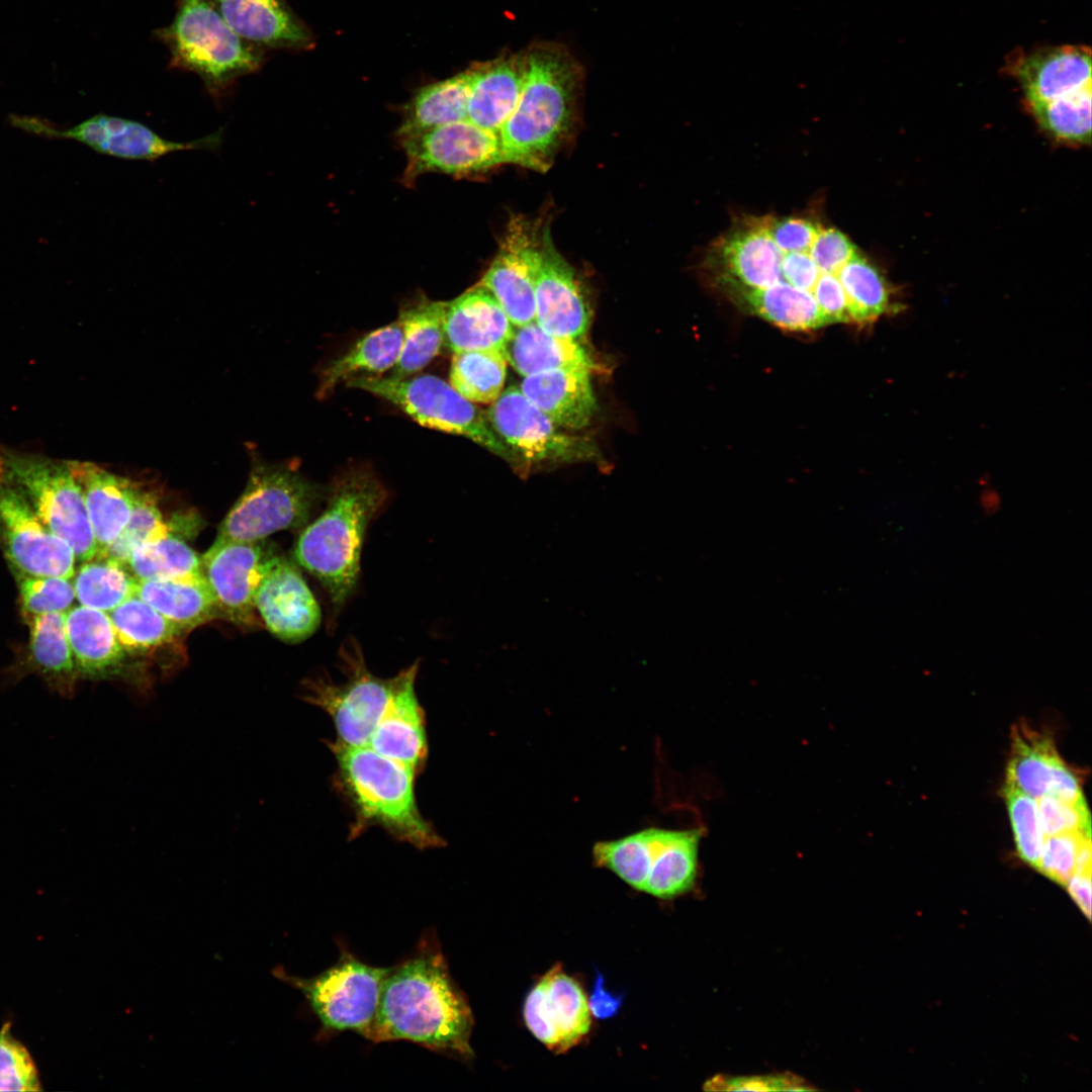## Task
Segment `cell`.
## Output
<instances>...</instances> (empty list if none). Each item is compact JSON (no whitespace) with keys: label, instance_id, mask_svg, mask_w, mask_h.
Segmentation results:
<instances>
[{"label":"cell","instance_id":"obj_12","mask_svg":"<svg viewBox=\"0 0 1092 1092\" xmlns=\"http://www.w3.org/2000/svg\"><path fill=\"white\" fill-rule=\"evenodd\" d=\"M339 659L344 681L338 684L325 675L308 678L302 696L331 717L338 743L366 746L390 701L395 675L380 678L371 673L355 639L342 644Z\"/></svg>","mask_w":1092,"mask_h":1092},{"label":"cell","instance_id":"obj_36","mask_svg":"<svg viewBox=\"0 0 1092 1092\" xmlns=\"http://www.w3.org/2000/svg\"><path fill=\"white\" fill-rule=\"evenodd\" d=\"M446 301L421 300L404 309L398 320L403 339L390 377L406 378L424 369L444 345Z\"/></svg>","mask_w":1092,"mask_h":1092},{"label":"cell","instance_id":"obj_39","mask_svg":"<svg viewBox=\"0 0 1092 1092\" xmlns=\"http://www.w3.org/2000/svg\"><path fill=\"white\" fill-rule=\"evenodd\" d=\"M126 565L138 580H166L203 574L201 558L171 532L136 546Z\"/></svg>","mask_w":1092,"mask_h":1092},{"label":"cell","instance_id":"obj_47","mask_svg":"<svg viewBox=\"0 0 1092 1092\" xmlns=\"http://www.w3.org/2000/svg\"><path fill=\"white\" fill-rule=\"evenodd\" d=\"M1036 802L1045 836L1074 831L1091 832L1086 802L1074 804L1051 795L1042 796Z\"/></svg>","mask_w":1092,"mask_h":1092},{"label":"cell","instance_id":"obj_4","mask_svg":"<svg viewBox=\"0 0 1092 1092\" xmlns=\"http://www.w3.org/2000/svg\"><path fill=\"white\" fill-rule=\"evenodd\" d=\"M386 499L370 470H350L336 480L326 509L295 542L296 562L322 583L335 609L356 586L366 529Z\"/></svg>","mask_w":1092,"mask_h":1092},{"label":"cell","instance_id":"obj_20","mask_svg":"<svg viewBox=\"0 0 1092 1092\" xmlns=\"http://www.w3.org/2000/svg\"><path fill=\"white\" fill-rule=\"evenodd\" d=\"M535 322L545 332L571 339L583 336L590 308L574 269L554 247L549 229L543 231L535 287Z\"/></svg>","mask_w":1092,"mask_h":1092},{"label":"cell","instance_id":"obj_15","mask_svg":"<svg viewBox=\"0 0 1092 1092\" xmlns=\"http://www.w3.org/2000/svg\"><path fill=\"white\" fill-rule=\"evenodd\" d=\"M0 549L13 573L73 578L76 556L0 473Z\"/></svg>","mask_w":1092,"mask_h":1092},{"label":"cell","instance_id":"obj_5","mask_svg":"<svg viewBox=\"0 0 1092 1092\" xmlns=\"http://www.w3.org/2000/svg\"><path fill=\"white\" fill-rule=\"evenodd\" d=\"M331 749L359 822L379 825L398 840L419 849L444 844L417 806L416 770L368 746L353 747L335 742Z\"/></svg>","mask_w":1092,"mask_h":1092},{"label":"cell","instance_id":"obj_13","mask_svg":"<svg viewBox=\"0 0 1092 1092\" xmlns=\"http://www.w3.org/2000/svg\"><path fill=\"white\" fill-rule=\"evenodd\" d=\"M485 414L496 435L518 458L521 470L542 463L599 460V450L590 439L565 433L520 387L503 390Z\"/></svg>","mask_w":1092,"mask_h":1092},{"label":"cell","instance_id":"obj_46","mask_svg":"<svg viewBox=\"0 0 1092 1092\" xmlns=\"http://www.w3.org/2000/svg\"><path fill=\"white\" fill-rule=\"evenodd\" d=\"M1091 832L1074 831L1045 836L1037 869L1041 874L1065 885L1074 874L1082 844Z\"/></svg>","mask_w":1092,"mask_h":1092},{"label":"cell","instance_id":"obj_41","mask_svg":"<svg viewBox=\"0 0 1092 1092\" xmlns=\"http://www.w3.org/2000/svg\"><path fill=\"white\" fill-rule=\"evenodd\" d=\"M1029 105L1038 123L1052 136L1067 143L1090 142L1091 87Z\"/></svg>","mask_w":1092,"mask_h":1092},{"label":"cell","instance_id":"obj_3","mask_svg":"<svg viewBox=\"0 0 1092 1092\" xmlns=\"http://www.w3.org/2000/svg\"><path fill=\"white\" fill-rule=\"evenodd\" d=\"M518 103L499 130L504 163L546 172L570 127L581 70L568 52L536 43L524 54Z\"/></svg>","mask_w":1092,"mask_h":1092},{"label":"cell","instance_id":"obj_38","mask_svg":"<svg viewBox=\"0 0 1092 1092\" xmlns=\"http://www.w3.org/2000/svg\"><path fill=\"white\" fill-rule=\"evenodd\" d=\"M74 576L76 599L86 607L109 613L135 596L138 579L127 565L104 555L84 561Z\"/></svg>","mask_w":1092,"mask_h":1092},{"label":"cell","instance_id":"obj_22","mask_svg":"<svg viewBox=\"0 0 1092 1092\" xmlns=\"http://www.w3.org/2000/svg\"><path fill=\"white\" fill-rule=\"evenodd\" d=\"M1011 740L1005 784L1034 799L1051 795L1069 803H1085L1077 776L1049 736L1020 723L1012 728Z\"/></svg>","mask_w":1092,"mask_h":1092},{"label":"cell","instance_id":"obj_32","mask_svg":"<svg viewBox=\"0 0 1092 1092\" xmlns=\"http://www.w3.org/2000/svg\"><path fill=\"white\" fill-rule=\"evenodd\" d=\"M135 596L185 631L223 614L204 574L166 580H138Z\"/></svg>","mask_w":1092,"mask_h":1092},{"label":"cell","instance_id":"obj_23","mask_svg":"<svg viewBox=\"0 0 1092 1092\" xmlns=\"http://www.w3.org/2000/svg\"><path fill=\"white\" fill-rule=\"evenodd\" d=\"M418 670L415 662L395 675L390 701L366 745L416 771L428 753L424 712L415 691Z\"/></svg>","mask_w":1092,"mask_h":1092},{"label":"cell","instance_id":"obj_50","mask_svg":"<svg viewBox=\"0 0 1092 1092\" xmlns=\"http://www.w3.org/2000/svg\"><path fill=\"white\" fill-rule=\"evenodd\" d=\"M1069 895L1090 919L1091 916V872L1074 873L1066 882Z\"/></svg>","mask_w":1092,"mask_h":1092},{"label":"cell","instance_id":"obj_8","mask_svg":"<svg viewBox=\"0 0 1092 1092\" xmlns=\"http://www.w3.org/2000/svg\"><path fill=\"white\" fill-rule=\"evenodd\" d=\"M702 835L703 828L649 827L604 841L599 857L603 868L634 890L671 899L695 885Z\"/></svg>","mask_w":1092,"mask_h":1092},{"label":"cell","instance_id":"obj_34","mask_svg":"<svg viewBox=\"0 0 1092 1092\" xmlns=\"http://www.w3.org/2000/svg\"><path fill=\"white\" fill-rule=\"evenodd\" d=\"M66 613L46 614L28 621L27 666L60 695L71 696L78 673L66 632Z\"/></svg>","mask_w":1092,"mask_h":1092},{"label":"cell","instance_id":"obj_24","mask_svg":"<svg viewBox=\"0 0 1092 1092\" xmlns=\"http://www.w3.org/2000/svg\"><path fill=\"white\" fill-rule=\"evenodd\" d=\"M513 330L496 299L480 284L447 302L444 345L452 353L504 350Z\"/></svg>","mask_w":1092,"mask_h":1092},{"label":"cell","instance_id":"obj_1","mask_svg":"<svg viewBox=\"0 0 1092 1092\" xmlns=\"http://www.w3.org/2000/svg\"><path fill=\"white\" fill-rule=\"evenodd\" d=\"M866 257L816 212L741 214L706 248L701 269L727 298L786 291L814 298L830 324L851 323L847 288Z\"/></svg>","mask_w":1092,"mask_h":1092},{"label":"cell","instance_id":"obj_19","mask_svg":"<svg viewBox=\"0 0 1092 1092\" xmlns=\"http://www.w3.org/2000/svg\"><path fill=\"white\" fill-rule=\"evenodd\" d=\"M590 1015L582 987L560 964L534 985L523 1007L528 1029L555 1054L567 1052L587 1035Z\"/></svg>","mask_w":1092,"mask_h":1092},{"label":"cell","instance_id":"obj_49","mask_svg":"<svg viewBox=\"0 0 1092 1092\" xmlns=\"http://www.w3.org/2000/svg\"><path fill=\"white\" fill-rule=\"evenodd\" d=\"M624 1001V995L615 994L605 988L602 974L597 971L594 989L587 1001L590 1014L597 1019H609L617 1015Z\"/></svg>","mask_w":1092,"mask_h":1092},{"label":"cell","instance_id":"obj_21","mask_svg":"<svg viewBox=\"0 0 1092 1092\" xmlns=\"http://www.w3.org/2000/svg\"><path fill=\"white\" fill-rule=\"evenodd\" d=\"M255 607L267 629L278 639L298 643L320 627V606L297 567L284 555L263 579Z\"/></svg>","mask_w":1092,"mask_h":1092},{"label":"cell","instance_id":"obj_28","mask_svg":"<svg viewBox=\"0 0 1092 1092\" xmlns=\"http://www.w3.org/2000/svg\"><path fill=\"white\" fill-rule=\"evenodd\" d=\"M1015 74L1029 104L1050 101L1091 87V54L1078 46L1043 49L1020 60Z\"/></svg>","mask_w":1092,"mask_h":1092},{"label":"cell","instance_id":"obj_26","mask_svg":"<svg viewBox=\"0 0 1092 1092\" xmlns=\"http://www.w3.org/2000/svg\"><path fill=\"white\" fill-rule=\"evenodd\" d=\"M73 467L82 488L98 554L117 538L126 525L140 485L92 462L73 460Z\"/></svg>","mask_w":1092,"mask_h":1092},{"label":"cell","instance_id":"obj_44","mask_svg":"<svg viewBox=\"0 0 1092 1092\" xmlns=\"http://www.w3.org/2000/svg\"><path fill=\"white\" fill-rule=\"evenodd\" d=\"M1003 792L1017 852L1025 862L1036 868L1045 838L1036 799L1007 784Z\"/></svg>","mask_w":1092,"mask_h":1092},{"label":"cell","instance_id":"obj_42","mask_svg":"<svg viewBox=\"0 0 1092 1092\" xmlns=\"http://www.w3.org/2000/svg\"><path fill=\"white\" fill-rule=\"evenodd\" d=\"M171 532L164 521L153 492L139 489L132 513L117 538L101 553L126 564L130 552L140 544Z\"/></svg>","mask_w":1092,"mask_h":1092},{"label":"cell","instance_id":"obj_10","mask_svg":"<svg viewBox=\"0 0 1092 1092\" xmlns=\"http://www.w3.org/2000/svg\"><path fill=\"white\" fill-rule=\"evenodd\" d=\"M295 469L257 461L240 498L220 523L215 541L253 542L303 526L318 498Z\"/></svg>","mask_w":1092,"mask_h":1092},{"label":"cell","instance_id":"obj_7","mask_svg":"<svg viewBox=\"0 0 1092 1092\" xmlns=\"http://www.w3.org/2000/svg\"><path fill=\"white\" fill-rule=\"evenodd\" d=\"M0 473L43 524L73 549L77 561L96 556L97 544L73 460L0 445Z\"/></svg>","mask_w":1092,"mask_h":1092},{"label":"cell","instance_id":"obj_29","mask_svg":"<svg viewBox=\"0 0 1092 1092\" xmlns=\"http://www.w3.org/2000/svg\"><path fill=\"white\" fill-rule=\"evenodd\" d=\"M66 632L78 674L103 678L121 673L127 654L108 613L83 605L71 608Z\"/></svg>","mask_w":1092,"mask_h":1092},{"label":"cell","instance_id":"obj_30","mask_svg":"<svg viewBox=\"0 0 1092 1092\" xmlns=\"http://www.w3.org/2000/svg\"><path fill=\"white\" fill-rule=\"evenodd\" d=\"M233 30L262 48H300L308 42L303 25L285 0H211Z\"/></svg>","mask_w":1092,"mask_h":1092},{"label":"cell","instance_id":"obj_45","mask_svg":"<svg viewBox=\"0 0 1092 1092\" xmlns=\"http://www.w3.org/2000/svg\"><path fill=\"white\" fill-rule=\"evenodd\" d=\"M39 1081L27 1050L10 1033V1023L0 1030V1091H38Z\"/></svg>","mask_w":1092,"mask_h":1092},{"label":"cell","instance_id":"obj_35","mask_svg":"<svg viewBox=\"0 0 1092 1092\" xmlns=\"http://www.w3.org/2000/svg\"><path fill=\"white\" fill-rule=\"evenodd\" d=\"M469 90L466 71L421 88L406 105L398 135L403 140L467 119Z\"/></svg>","mask_w":1092,"mask_h":1092},{"label":"cell","instance_id":"obj_48","mask_svg":"<svg viewBox=\"0 0 1092 1092\" xmlns=\"http://www.w3.org/2000/svg\"><path fill=\"white\" fill-rule=\"evenodd\" d=\"M705 1090L713 1091H808L813 1090L803 1079L795 1075L778 1076H716L705 1083Z\"/></svg>","mask_w":1092,"mask_h":1092},{"label":"cell","instance_id":"obj_6","mask_svg":"<svg viewBox=\"0 0 1092 1092\" xmlns=\"http://www.w3.org/2000/svg\"><path fill=\"white\" fill-rule=\"evenodd\" d=\"M156 35L169 49L171 68L199 76L215 99L264 60L262 50L237 34L211 0H179L173 21Z\"/></svg>","mask_w":1092,"mask_h":1092},{"label":"cell","instance_id":"obj_43","mask_svg":"<svg viewBox=\"0 0 1092 1092\" xmlns=\"http://www.w3.org/2000/svg\"><path fill=\"white\" fill-rule=\"evenodd\" d=\"M21 609L28 622L34 617L66 613L76 599L71 578L15 573Z\"/></svg>","mask_w":1092,"mask_h":1092},{"label":"cell","instance_id":"obj_18","mask_svg":"<svg viewBox=\"0 0 1092 1092\" xmlns=\"http://www.w3.org/2000/svg\"><path fill=\"white\" fill-rule=\"evenodd\" d=\"M526 218L511 219L480 284L496 299L514 327L535 321V287L543 236Z\"/></svg>","mask_w":1092,"mask_h":1092},{"label":"cell","instance_id":"obj_11","mask_svg":"<svg viewBox=\"0 0 1092 1092\" xmlns=\"http://www.w3.org/2000/svg\"><path fill=\"white\" fill-rule=\"evenodd\" d=\"M389 970L368 965L343 948L336 964L316 976L290 975L282 967L273 969L272 975L302 994L323 1031L351 1030L365 1038Z\"/></svg>","mask_w":1092,"mask_h":1092},{"label":"cell","instance_id":"obj_2","mask_svg":"<svg viewBox=\"0 0 1092 1092\" xmlns=\"http://www.w3.org/2000/svg\"><path fill=\"white\" fill-rule=\"evenodd\" d=\"M474 1018L450 975L436 938L423 937L413 956L390 967L366 1039L408 1040L450 1057L470 1060Z\"/></svg>","mask_w":1092,"mask_h":1092},{"label":"cell","instance_id":"obj_25","mask_svg":"<svg viewBox=\"0 0 1092 1092\" xmlns=\"http://www.w3.org/2000/svg\"><path fill=\"white\" fill-rule=\"evenodd\" d=\"M469 99L467 119L475 125L499 133L520 98L524 76V54L498 57L478 63L467 71Z\"/></svg>","mask_w":1092,"mask_h":1092},{"label":"cell","instance_id":"obj_37","mask_svg":"<svg viewBox=\"0 0 1092 1092\" xmlns=\"http://www.w3.org/2000/svg\"><path fill=\"white\" fill-rule=\"evenodd\" d=\"M108 615L127 655H147L186 632L138 596L130 597Z\"/></svg>","mask_w":1092,"mask_h":1092},{"label":"cell","instance_id":"obj_14","mask_svg":"<svg viewBox=\"0 0 1092 1092\" xmlns=\"http://www.w3.org/2000/svg\"><path fill=\"white\" fill-rule=\"evenodd\" d=\"M11 122L38 135L78 141L97 153L123 160L155 162L180 151L217 152L223 141V128L203 138L176 142L167 140L148 125L128 118L96 114L67 129H58L47 121L12 115Z\"/></svg>","mask_w":1092,"mask_h":1092},{"label":"cell","instance_id":"obj_9","mask_svg":"<svg viewBox=\"0 0 1092 1092\" xmlns=\"http://www.w3.org/2000/svg\"><path fill=\"white\" fill-rule=\"evenodd\" d=\"M346 385L391 402L421 426L465 437L521 470L518 458L496 435L486 414L438 376H358Z\"/></svg>","mask_w":1092,"mask_h":1092},{"label":"cell","instance_id":"obj_16","mask_svg":"<svg viewBox=\"0 0 1092 1092\" xmlns=\"http://www.w3.org/2000/svg\"><path fill=\"white\" fill-rule=\"evenodd\" d=\"M280 555L264 539L214 541L201 557L202 571L224 619L242 626H258L255 597Z\"/></svg>","mask_w":1092,"mask_h":1092},{"label":"cell","instance_id":"obj_33","mask_svg":"<svg viewBox=\"0 0 1092 1092\" xmlns=\"http://www.w3.org/2000/svg\"><path fill=\"white\" fill-rule=\"evenodd\" d=\"M403 339L399 320L359 339L324 371L317 396L325 397L337 385L358 376H379L396 364Z\"/></svg>","mask_w":1092,"mask_h":1092},{"label":"cell","instance_id":"obj_27","mask_svg":"<svg viewBox=\"0 0 1092 1092\" xmlns=\"http://www.w3.org/2000/svg\"><path fill=\"white\" fill-rule=\"evenodd\" d=\"M520 389L555 425L567 431L586 427L598 407L589 370L585 368L529 375Z\"/></svg>","mask_w":1092,"mask_h":1092},{"label":"cell","instance_id":"obj_40","mask_svg":"<svg viewBox=\"0 0 1092 1092\" xmlns=\"http://www.w3.org/2000/svg\"><path fill=\"white\" fill-rule=\"evenodd\" d=\"M507 364L499 349L453 353L449 383L473 403H492L503 392Z\"/></svg>","mask_w":1092,"mask_h":1092},{"label":"cell","instance_id":"obj_17","mask_svg":"<svg viewBox=\"0 0 1092 1092\" xmlns=\"http://www.w3.org/2000/svg\"><path fill=\"white\" fill-rule=\"evenodd\" d=\"M406 178L426 172L467 176L504 163L499 136L468 119L435 127L402 140Z\"/></svg>","mask_w":1092,"mask_h":1092},{"label":"cell","instance_id":"obj_31","mask_svg":"<svg viewBox=\"0 0 1092 1092\" xmlns=\"http://www.w3.org/2000/svg\"><path fill=\"white\" fill-rule=\"evenodd\" d=\"M504 352L507 361L524 377L561 369L590 370L593 367L590 357L575 339L549 334L535 321L514 327Z\"/></svg>","mask_w":1092,"mask_h":1092}]
</instances>
